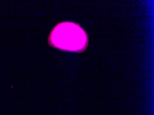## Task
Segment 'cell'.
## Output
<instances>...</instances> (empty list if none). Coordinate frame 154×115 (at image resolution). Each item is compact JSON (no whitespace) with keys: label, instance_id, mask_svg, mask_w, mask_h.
Here are the masks:
<instances>
[{"label":"cell","instance_id":"cell-1","mask_svg":"<svg viewBox=\"0 0 154 115\" xmlns=\"http://www.w3.org/2000/svg\"><path fill=\"white\" fill-rule=\"evenodd\" d=\"M51 46L60 50L81 53L87 48V33L79 24L71 22L58 23L54 27L48 38Z\"/></svg>","mask_w":154,"mask_h":115}]
</instances>
